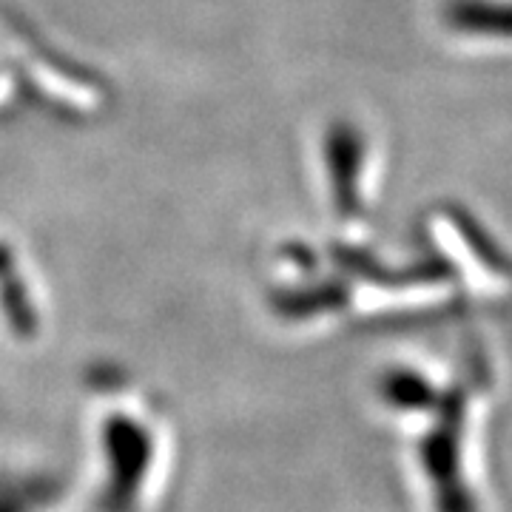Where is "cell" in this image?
Masks as SVG:
<instances>
[{"label": "cell", "mask_w": 512, "mask_h": 512, "mask_svg": "<svg viewBox=\"0 0 512 512\" xmlns=\"http://www.w3.org/2000/svg\"><path fill=\"white\" fill-rule=\"evenodd\" d=\"M330 180L336 205L342 211L356 208V185H359V165H362V137L350 123H336L328 137Z\"/></svg>", "instance_id": "6da1fadb"}, {"label": "cell", "mask_w": 512, "mask_h": 512, "mask_svg": "<svg viewBox=\"0 0 512 512\" xmlns=\"http://www.w3.org/2000/svg\"><path fill=\"white\" fill-rule=\"evenodd\" d=\"M447 18L458 29H470V32H487L493 26V32H512V9H504L498 3H484V0H458L450 6Z\"/></svg>", "instance_id": "7a4b0ae2"}]
</instances>
